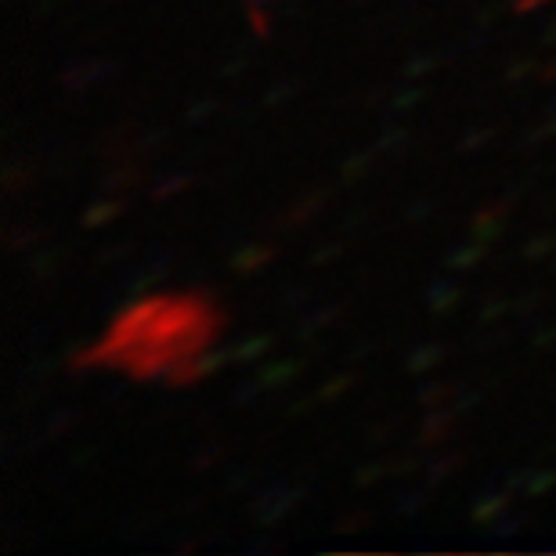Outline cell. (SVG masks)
I'll return each instance as SVG.
<instances>
[{
	"mask_svg": "<svg viewBox=\"0 0 556 556\" xmlns=\"http://www.w3.org/2000/svg\"><path fill=\"white\" fill-rule=\"evenodd\" d=\"M354 387V376H332L326 387H318V397L321 402H337L340 394H348Z\"/></svg>",
	"mask_w": 556,
	"mask_h": 556,
	"instance_id": "31",
	"label": "cell"
},
{
	"mask_svg": "<svg viewBox=\"0 0 556 556\" xmlns=\"http://www.w3.org/2000/svg\"><path fill=\"white\" fill-rule=\"evenodd\" d=\"M365 525H372V514L369 509H354V514L340 517L337 525H332V535H354V531H362Z\"/></svg>",
	"mask_w": 556,
	"mask_h": 556,
	"instance_id": "25",
	"label": "cell"
},
{
	"mask_svg": "<svg viewBox=\"0 0 556 556\" xmlns=\"http://www.w3.org/2000/svg\"><path fill=\"white\" fill-rule=\"evenodd\" d=\"M539 40L546 43V48H549V43H556V18H553V22H546V26H542Z\"/></svg>",
	"mask_w": 556,
	"mask_h": 556,
	"instance_id": "53",
	"label": "cell"
},
{
	"mask_svg": "<svg viewBox=\"0 0 556 556\" xmlns=\"http://www.w3.org/2000/svg\"><path fill=\"white\" fill-rule=\"evenodd\" d=\"M553 343H556V326H553V329L546 326V329H542L539 337H535V348L542 351V348H553Z\"/></svg>",
	"mask_w": 556,
	"mask_h": 556,
	"instance_id": "52",
	"label": "cell"
},
{
	"mask_svg": "<svg viewBox=\"0 0 556 556\" xmlns=\"http://www.w3.org/2000/svg\"><path fill=\"white\" fill-rule=\"evenodd\" d=\"M304 296H307V289L304 286H293V289H286V293H282V304L286 307H296V304H304Z\"/></svg>",
	"mask_w": 556,
	"mask_h": 556,
	"instance_id": "48",
	"label": "cell"
},
{
	"mask_svg": "<svg viewBox=\"0 0 556 556\" xmlns=\"http://www.w3.org/2000/svg\"><path fill=\"white\" fill-rule=\"evenodd\" d=\"M203 293L174 300H138L124 311L116 329L91 351H76L73 365H119L130 376H166L177 362L195 358L217 337L220 315Z\"/></svg>",
	"mask_w": 556,
	"mask_h": 556,
	"instance_id": "1",
	"label": "cell"
},
{
	"mask_svg": "<svg viewBox=\"0 0 556 556\" xmlns=\"http://www.w3.org/2000/svg\"><path fill=\"white\" fill-rule=\"evenodd\" d=\"M124 210H127L124 195H105V199H98V203H91V206L84 210L80 225L84 228H105V225H113V220L124 214Z\"/></svg>",
	"mask_w": 556,
	"mask_h": 556,
	"instance_id": "10",
	"label": "cell"
},
{
	"mask_svg": "<svg viewBox=\"0 0 556 556\" xmlns=\"http://www.w3.org/2000/svg\"><path fill=\"white\" fill-rule=\"evenodd\" d=\"M535 73H539V62L535 59H517V62H509L506 80L517 84V80H528V76H535Z\"/></svg>",
	"mask_w": 556,
	"mask_h": 556,
	"instance_id": "36",
	"label": "cell"
},
{
	"mask_svg": "<svg viewBox=\"0 0 556 556\" xmlns=\"http://www.w3.org/2000/svg\"><path fill=\"white\" fill-rule=\"evenodd\" d=\"M109 4H113V0H109Z\"/></svg>",
	"mask_w": 556,
	"mask_h": 556,
	"instance_id": "59",
	"label": "cell"
},
{
	"mask_svg": "<svg viewBox=\"0 0 556 556\" xmlns=\"http://www.w3.org/2000/svg\"><path fill=\"white\" fill-rule=\"evenodd\" d=\"M293 91H296L293 84H278V87H271V94L264 98V105H282L286 98H293Z\"/></svg>",
	"mask_w": 556,
	"mask_h": 556,
	"instance_id": "45",
	"label": "cell"
},
{
	"mask_svg": "<svg viewBox=\"0 0 556 556\" xmlns=\"http://www.w3.org/2000/svg\"><path fill=\"white\" fill-rule=\"evenodd\" d=\"M271 337L268 332H261V337H247L242 343H236L231 348V362H257V358H264V354L271 351Z\"/></svg>",
	"mask_w": 556,
	"mask_h": 556,
	"instance_id": "18",
	"label": "cell"
},
{
	"mask_svg": "<svg viewBox=\"0 0 556 556\" xmlns=\"http://www.w3.org/2000/svg\"><path fill=\"white\" fill-rule=\"evenodd\" d=\"M217 109V102H199V105H192L188 109V116H185V124H199V119H206L210 113Z\"/></svg>",
	"mask_w": 556,
	"mask_h": 556,
	"instance_id": "46",
	"label": "cell"
},
{
	"mask_svg": "<svg viewBox=\"0 0 556 556\" xmlns=\"http://www.w3.org/2000/svg\"><path fill=\"white\" fill-rule=\"evenodd\" d=\"M514 488H503V492H492V495H481L473 503V509H470V520L477 528H492L498 517L506 514L509 509V503H514Z\"/></svg>",
	"mask_w": 556,
	"mask_h": 556,
	"instance_id": "6",
	"label": "cell"
},
{
	"mask_svg": "<svg viewBox=\"0 0 556 556\" xmlns=\"http://www.w3.org/2000/svg\"><path fill=\"white\" fill-rule=\"evenodd\" d=\"M141 181H144V174H141L138 163H116L113 170L105 174V181L98 185V192L102 195H127V192H135Z\"/></svg>",
	"mask_w": 556,
	"mask_h": 556,
	"instance_id": "7",
	"label": "cell"
},
{
	"mask_svg": "<svg viewBox=\"0 0 556 556\" xmlns=\"http://www.w3.org/2000/svg\"><path fill=\"white\" fill-rule=\"evenodd\" d=\"M481 397H484V391H466V394H455V402H452V408H455V416H470L477 405H481Z\"/></svg>",
	"mask_w": 556,
	"mask_h": 556,
	"instance_id": "38",
	"label": "cell"
},
{
	"mask_svg": "<svg viewBox=\"0 0 556 556\" xmlns=\"http://www.w3.org/2000/svg\"><path fill=\"white\" fill-rule=\"evenodd\" d=\"M242 70V59H236V62H228L225 65V76H231V73H239Z\"/></svg>",
	"mask_w": 556,
	"mask_h": 556,
	"instance_id": "55",
	"label": "cell"
},
{
	"mask_svg": "<svg viewBox=\"0 0 556 556\" xmlns=\"http://www.w3.org/2000/svg\"><path fill=\"white\" fill-rule=\"evenodd\" d=\"M553 268H556V261H553Z\"/></svg>",
	"mask_w": 556,
	"mask_h": 556,
	"instance_id": "58",
	"label": "cell"
},
{
	"mask_svg": "<svg viewBox=\"0 0 556 556\" xmlns=\"http://www.w3.org/2000/svg\"><path fill=\"white\" fill-rule=\"evenodd\" d=\"M484 253H488L484 242H473L470 239L466 247H455L448 257H444V268H448V271H473L477 264L484 261Z\"/></svg>",
	"mask_w": 556,
	"mask_h": 556,
	"instance_id": "13",
	"label": "cell"
},
{
	"mask_svg": "<svg viewBox=\"0 0 556 556\" xmlns=\"http://www.w3.org/2000/svg\"><path fill=\"white\" fill-rule=\"evenodd\" d=\"M427 304L433 307V315H452L463 304V286L452 282V278H441L427 289Z\"/></svg>",
	"mask_w": 556,
	"mask_h": 556,
	"instance_id": "11",
	"label": "cell"
},
{
	"mask_svg": "<svg viewBox=\"0 0 556 556\" xmlns=\"http://www.w3.org/2000/svg\"><path fill=\"white\" fill-rule=\"evenodd\" d=\"M430 199H416L413 206H408V214H405V220H422V217H430Z\"/></svg>",
	"mask_w": 556,
	"mask_h": 556,
	"instance_id": "47",
	"label": "cell"
},
{
	"mask_svg": "<svg viewBox=\"0 0 556 556\" xmlns=\"http://www.w3.org/2000/svg\"><path fill=\"white\" fill-rule=\"evenodd\" d=\"M535 80H542V84H556V59H553V62H546V65H539Z\"/></svg>",
	"mask_w": 556,
	"mask_h": 556,
	"instance_id": "51",
	"label": "cell"
},
{
	"mask_svg": "<svg viewBox=\"0 0 556 556\" xmlns=\"http://www.w3.org/2000/svg\"><path fill=\"white\" fill-rule=\"evenodd\" d=\"M405 144H408V130L405 127H391L380 141H376V152H402Z\"/></svg>",
	"mask_w": 556,
	"mask_h": 556,
	"instance_id": "33",
	"label": "cell"
},
{
	"mask_svg": "<svg viewBox=\"0 0 556 556\" xmlns=\"http://www.w3.org/2000/svg\"><path fill=\"white\" fill-rule=\"evenodd\" d=\"M300 498H304V488L271 484V488H264L257 498H253V514H257L261 528H275L278 520L289 517V509H293Z\"/></svg>",
	"mask_w": 556,
	"mask_h": 556,
	"instance_id": "2",
	"label": "cell"
},
{
	"mask_svg": "<svg viewBox=\"0 0 556 556\" xmlns=\"http://www.w3.org/2000/svg\"><path fill=\"white\" fill-rule=\"evenodd\" d=\"M33 185V174L22 170V166H8L4 170V192H22V188Z\"/></svg>",
	"mask_w": 556,
	"mask_h": 556,
	"instance_id": "35",
	"label": "cell"
},
{
	"mask_svg": "<svg viewBox=\"0 0 556 556\" xmlns=\"http://www.w3.org/2000/svg\"><path fill=\"white\" fill-rule=\"evenodd\" d=\"M220 459H225V452H220V448H203V452H199L195 455V459H192V466H195V470H210V466H217Z\"/></svg>",
	"mask_w": 556,
	"mask_h": 556,
	"instance_id": "41",
	"label": "cell"
},
{
	"mask_svg": "<svg viewBox=\"0 0 556 556\" xmlns=\"http://www.w3.org/2000/svg\"><path fill=\"white\" fill-rule=\"evenodd\" d=\"M391 433H394V422H380V427H372V430H369V441H372V444H383L387 438H391Z\"/></svg>",
	"mask_w": 556,
	"mask_h": 556,
	"instance_id": "50",
	"label": "cell"
},
{
	"mask_svg": "<svg viewBox=\"0 0 556 556\" xmlns=\"http://www.w3.org/2000/svg\"><path fill=\"white\" fill-rule=\"evenodd\" d=\"M525 525H528V517H506V520H503V517H498V520H495V525H492V535L506 542V539H514V535H520V531H525Z\"/></svg>",
	"mask_w": 556,
	"mask_h": 556,
	"instance_id": "32",
	"label": "cell"
},
{
	"mask_svg": "<svg viewBox=\"0 0 556 556\" xmlns=\"http://www.w3.org/2000/svg\"><path fill=\"white\" fill-rule=\"evenodd\" d=\"M253 4H268V8H271V4H275V0H253Z\"/></svg>",
	"mask_w": 556,
	"mask_h": 556,
	"instance_id": "56",
	"label": "cell"
},
{
	"mask_svg": "<svg viewBox=\"0 0 556 556\" xmlns=\"http://www.w3.org/2000/svg\"><path fill=\"white\" fill-rule=\"evenodd\" d=\"M553 0H509V11L514 15H531V11H539V8H549Z\"/></svg>",
	"mask_w": 556,
	"mask_h": 556,
	"instance_id": "42",
	"label": "cell"
},
{
	"mask_svg": "<svg viewBox=\"0 0 556 556\" xmlns=\"http://www.w3.org/2000/svg\"><path fill=\"white\" fill-rule=\"evenodd\" d=\"M268 4H253V0H247V18H250V29H253V37H261V40H268V33H271V18H268Z\"/></svg>",
	"mask_w": 556,
	"mask_h": 556,
	"instance_id": "22",
	"label": "cell"
},
{
	"mask_svg": "<svg viewBox=\"0 0 556 556\" xmlns=\"http://www.w3.org/2000/svg\"><path fill=\"white\" fill-rule=\"evenodd\" d=\"M362 4H369V0H362Z\"/></svg>",
	"mask_w": 556,
	"mask_h": 556,
	"instance_id": "57",
	"label": "cell"
},
{
	"mask_svg": "<svg viewBox=\"0 0 556 556\" xmlns=\"http://www.w3.org/2000/svg\"><path fill=\"white\" fill-rule=\"evenodd\" d=\"M340 253H343V242H329V247L311 253V264H329L332 257H340Z\"/></svg>",
	"mask_w": 556,
	"mask_h": 556,
	"instance_id": "43",
	"label": "cell"
},
{
	"mask_svg": "<svg viewBox=\"0 0 556 556\" xmlns=\"http://www.w3.org/2000/svg\"><path fill=\"white\" fill-rule=\"evenodd\" d=\"M556 250V231H549V236H535L525 247V257L531 264H539V261H549V253Z\"/></svg>",
	"mask_w": 556,
	"mask_h": 556,
	"instance_id": "27",
	"label": "cell"
},
{
	"mask_svg": "<svg viewBox=\"0 0 556 556\" xmlns=\"http://www.w3.org/2000/svg\"><path fill=\"white\" fill-rule=\"evenodd\" d=\"M492 141H495V130L492 127H477V130H470V135L459 138V152L463 155H473V152H481L484 144H492Z\"/></svg>",
	"mask_w": 556,
	"mask_h": 556,
	"instance_id": "26",
	"label": "cell"
},
{
	"mask_svg": "<svg viewBox=\"0 0 556 556\" xmlns=\"http://www.w3.org/2000/svg\"><path fill=\"white\" fill-rule=\"evenodd\" d=\"M455 422H459V416H455L452 405L427 408V413H422V422H419V433H416V448H441L444 441H452Z\"/></svg>",
	"mask_w": 556,
	"mask_h": 556,
	"instance_id": "4",
	"label": "cell"
},
{
	"mask_svg": "<svg viewBox=\"0 0 556 556\" xmlns=\"http://www.w3.org/2000/svg\"><path fill=\"white\" fill-rule=\"evenodd\" d=\"M383 477H391V459H376V463H369V466H362L358 477H354V484H358V488H369V484H376V481H383Z\"/></svg>",
	"mask_w": 556,
	"mask_h": 556,
	"instance_id": "28",
	"label": "cell"
},
{
	"mask_svg": "<svg viewBox=\"0 0 556 556\" xmlns=\"http://www.w3.org/2000/svg\"><path fill=\"white\" fill-rule=\"evenodd\" d=\"M8 250H29L33 242L40 239V231L37 228H8Z\"/></svg>",
	"mask_w": 556,
	"mask_h": 556,
	"instance_id": "34",
	"label": "cell"
},
{
	"mask_svg": "<svg viewBox=\"0 0 556 556\" xmlns=\"http://www.w3.org/2000/svg\"><path fill=\"white\" fill-rule=\"evenodd\" d=\"M438 54H416V59H408L405 65H402V73L408 76V80H416V76H427V73H433L438 70Z\"/></svg>",
	"mask_w": 556,
	"mask_h": 556,
	"instance_id": "30",
	"label": "cell"
},
{
	"mask_svg": "<svg viewBox=\"0 0 556 556\" xmlns=\"http://www.w3.org/2000/svg\"><path fill=\"white\" fill-rule=\"evenodd\" d=\"M506 311H514V304H509L506 296L492 293V296H488L484 304H481V315H477V321H481V326H495V321L503 318Z\"/></svg>",
	"mask_w": 556,
	"mask_h": 556,
	"instance_id": "23",
	"label": "cell"
},
{
	"mask_svg": "<svg viewBox=\"0 0 556 556\" xmlns=\"http://www.w3.org/2000/svg\"><path fill=\"white\" fill-rule=\"evenodd\" d=\"M271 261H275L271 242H253V247H242L236 257L228 261V268L236 275H257L261 268H268Z\"/></svg>",
	"mask_w": 556,
	"mask_h": 556,
	"instance_id": "8",
	"label": "cell"
},
{
	"mask_svg": "<svg viewBox=\"0 0 556 556\" xmlns=\"http://www.w3.org/2000/svg\"><path fill=\"white\" fill-rule=\"evenodd\" d=\"M549 138H556V113H549L535 130H531V135H528L525 141H520V152H535L539 144H546Z\"/></svg>",
	"mask_w": 556,
	"mask_h": 556,
	"instance_id": "20",
	"label": "cell"
},
{
	"mask_svg": "<svg viewBox=\"0 0 556 556\" xmlns=\"http://www.w3.org/2000/svg\"><path fill=\"white\" fill-rule=\"evenodd\" d=\"M422 503H427V492H413V495L402 498V506H397V509H402L405 517H413V514H419V509H422Z\"/></svg>",
	"mask_w": 556,
	"mask_h": 556,
	"instance_id": "44",
	"label": "cell"
},
{
	"mask_svg": "<svg viewBox=\"0 0 556 556\" xmlns=\"http://www.w3.org/2000/svg\"><path fill=\"white\" fill-rule=\"evenodd\" d=\"M188 188H192V177L177 174V177H163V185H155L149 195L155 199V203H163V199H174V195H181V192H188Z\"/></svg>",
	"mask_w": 556,
	"mask_h": 556,
	"instance_id": "21",
	"label": "cell"
},
{
	"mask_svg": "<svg viewBox=\"0 0 556 556\" xmlns=\"http://www.w3.org/2000/svg\"><path fill=\"white\" fill-rule=\"evenodd\" d=\"M113 73H116V62H80V65H73V70H65L59 76V84L65 87V91L80 94V91H94V87H102Z\"/></svg>",
	"mask_w": 556,
	"mask_h": 556,
	"instance_id": "5",
	"label": "cell"
},
{
	"mask_svg": "<svg viewBox=\"0 0 556 556\" xmlns=\"http://www.w3.org/2000/svg\"><path fill=\"white\" fill-rule=\"evenodd\" d=\"M65 427H70V413H65V408H62V413L51 419V433H62Z\"/></svg>",
	"mask_w": 556,
	"mask_h": 556,
	"instance_id": "54",
	"label": "cell"
},
{
	"mask_svg": "<svg viewBox=\"0 0 556 556\" xmlns=\"http://www.w3.org/2000/svg\"><path fill=\"white\" fill-rule=\"evenodd\" d=\"M127 257V247H109L98 253V264H113V261H124Z\"/></svg>",
	"mask_w": 556,
	"mask_h": 556,
	"instance_id": "49",
	"label": "cell"
},
{
	"mask_svg": "<svg viewBox=\"0 0 556 556\" xmlns=\"http://www.w3.org/2000/svg\"><path fill=\"white\" fill-rule=\"evenodd\" d=\"M466 455L463 452H448V455H441V459H430L427 463V488H438L441 481H448V477L459 470Z\"/></svg>",
	"mask_w": 556,
	"mask_h": 556,
	"instance_id": "17",
	"label": "cell"
},
{
	"mask_svg": "<svg viewBox=\"0 0 556 556\" xmlns=\"http://www.w3.org/2000/svg\"><path fill=\"white\" fill-rule=\"evenodd\" d=\"M514 203H517V192H509L503 199H495V203H488V206L477 210L473 220H470V239L484 242V247H492V242L503 236V225H506L509 206H514Z\"/></svg>",
	"mask_w": 556,
	"mask_h": 556,
	"instance_id": "3",
	"label": "cell"
},
{
	"mask_svg": "<svg viewBox=\"0 0 556 556\" xmlns=\"http://www.w3.org/2000/svg\"><path fill=\"white\" fill-rule=\"evenodd\" d=\"M556 488V470H531L528 484H525V495L528 498H542L546 492Z\"/></svg>",
	"mask_w": 556,
	"mask_h": 556,
	"instance_id": "24",
	"label": "cell"
},
{
	"mask_svg": "<svg viewBox=\"0 0 556 556\" xmlns=\"http://www.w3.org/2000/svg\"><path fill=\"white\" fill-rule=\"evenodd\" d=\"M376 149H369V152H354V155H348V163L340 166V181L343 185H354L358 177H365L369 174V166H372V160H376Z\"/></svg>",
	"mask_w": 556,
	"mask_h": 556,
	"instance_id": "19",
	"label": "cell"
},
{
	"mask_svg": "<svg viewBox=\"0 0 556 556\" xmlns=\"http://www.w3.org/2000/svg\"><path fill=\"white\" fill-rule=\"evenodd\" d=\"M455 394H459V387L455 383H422L419 387V408L427 413V408H444V405H452L455 402Z\"/></svg>",
	"mask_w": 556,
	"mask_h": 556,
	"instance_id": "14",
	"label": "cell"
},
{
	"mask_svg": "<svg viewBox=\"0 0 556 556\" xmlns=\"http://www.w3.org/2000/svg\"><path fill=\"white\" fill-rule=\"evenodd\" d=\"M326 192L321 188H311V192H304L296 199L293 206L286 210V217H282V228H304L311 217H318L321 214V206H326Z\"/></svg>",
	"mask_w": 556,
	"mask_h": 556,
	"instance_id": "9",
	"label": "cell"
},
{
	"mask_svg": "<svg viewBox=\"0 0 556 556\" xmlns=\"http://www.w3.org/2000/svg\"><path fill=\"white\" fill-rule=\"evenodd\" d=\"M300 369H304V362H296V358H282V362L264 365L257 380H261L264 391H275V387H286L289 380H296Z\"/></svg>",
	"mask_w": 556,
	"mask_h": 556,
	"instance_id": "12",
	"label": "cell"
},
{
	"mask_svg": "<svg viewBox=\"0 0 556 556\" xmlns=\"http://www.w3.org/2000/svg\"><path fill=\"white\" fill-rule=\"evenodd\" d=\"M54 264H62V250H59V247H51V250L37 253V257H29V268H33V275H40V278L54 275Z\"/></svg>",
	"mask_w": 556,
	"mask_h": 556,
	"instance_id": "29",
	"label": "cell"
},
{
	"mask_svg": "<svg viewBox=\"0 0 556 556\" xmlns=\"http://www.w3.org/2000/svg\"><path fill=\"white\" fill-rule=\"evenodd\" d=\"M261 394H264L261 380H253V383H247V387H242V391L236 394V405H239V408H253V405L261 402Z\"/></svg>",
	"mask_w": 556,
	"mask_h": 556,
	"instance_id": "40",
	"label": "cell"
},
{
	"mask_svg": "<svg viewBox=\"0 0 556 556\" xmlns=\"http://www.w3.org/2000/svg\"><path fill=\"white\" fill-rule=\"evenodd\" d=\"M422 98H427L422 87H408V91H402V94L394 98V109H397V113H408V109H416Z\"/></svg>",
	"mask_w": 556,
	"mask_h": 556,
	"instance_id": "39",
	"label": "cell"
},
{
	"mask_svg": "<svg viewBox=\"0 0 556 556\" xmlns=\"http://www.w3.org/2000/svg\"><path fill=\"white\" fill-rule=\"evenodd\" d=\"M542 304H546V293H528V296L514 300V315L517 318H531Z\"/></svg>",
	"mask_w": 556,
	"mask_h": 556,
	"instance_id": "37",
	"label": "cell"
},
{
	"mask_svg": "<svg viewBox=\"0 0 556 556\" xmlns=\"http://www.w3.org/2000/svg\"><path fill=\"white\" fill-rule=\"evenodd\" d=\"M343 311H348V307H343V304H326V307H318L315 315H307V318H304V326H300V340L307 343L311 337H315V332L329 329L332 321H337V318L343 315Z\"/></svg>",
	"mask_w": 556,
	"mask_h": 556,
	"instance_id": "16",
	"label": "cell"
},
{
	"mask_svg": "<svg viewBox=\"0 0 556 556\" xmlns=\"http://www.w3.org/2000/svg\"><path fill=\"white\" fill-rule=\"evenodd\" d=\"M441 354H444L441 343H422V348H416V351L405 358V372H408V376H427V372L433 369V365L441 362Z\"/></svg>",
	"mask_w": 556,
	"mask_h": 556,
	"instance_id": "15",
	"label": "cell"
}]
</instances>
